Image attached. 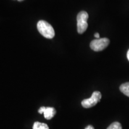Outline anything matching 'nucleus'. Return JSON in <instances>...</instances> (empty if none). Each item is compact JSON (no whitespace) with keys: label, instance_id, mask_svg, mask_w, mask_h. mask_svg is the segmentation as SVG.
Returning a JSON list of instances; mask_svg holds the SVG:
<instances>
[{"label":"nucleus","instance_id":"nucleus-1","mask_svg":"<svg viewBox=\"0 0 129 129\" xmlns=\"http://www.w3.org/2000/svg\"><path fill=\"white\" fill-rule=\"evenodd\" d=\"M37 29L43 37L48 39H51L55 35L52 26L46 21L40 20L37 23Z\"/></svg>","mask_w":129,"mask_h":129},{"label":"nucleus","instance_id":"nucleus-2","mask_svg":"<svg viewBox=\"0 0 129 129\" xmlns=\"http://www.w3.org/2000/svg\"><path fill=\"white\" fill-rule=\"evenodd\" d=\"M88 19V14L84 11L80 12L77 15V31L80 34H83L87 29Z\"/></svg>","mask_w":129,"mask_h":129},{"label":"nucleus","instance_id":"nucleus-3","mask_svg":"<svg viewBox=\"0 0 129 129\" xmlns=\"http://www.w3.org/2000/svg\"><path fill=\"white\" fill-rule=\"evenodd\" d=\"M102 94L100 91H95L93 93L91 96L88 99H84L81 102V105L85 108H90L96 105L98 102L101 101Z\"/></svg>","mask_w":129,"mask_h":129},{"label":"nucleus","instance_id":"nucleus-4","mask_svg":"<svg viewBox=\"0 0 129 129\" xmlns=\"http://www.w3.org/2000/svg\"><path fill=\"white\" fill-rule=\"evenodd\" d=\"M110 43L108 38H103L93 40L90 43V48L95 51H101L108 46Z\"/></svg>","mask_w":129,"mask_h":129},{"label":"nucleus","instance_id":"nucleus-5","mask_svg":"<svg viewBox=\"0 0 129 129\" xmlns=\"http://www.w3.org/2000/svg\"><path fill=\"white\" fill-rule=\"evenodd\" d=\"M38 113L44 114V118L47 120H50L56 115V111L53 107H45L43 106L38 109Z\"/></svg>","mask_w":129,"mask_h":129},{"label":"nucleus","instance_id":"nucleus-6","mask_svg":"<svg viewBox=\"0 0 129 129\" xmlns=\"http://www.w3.org/2000/svg\"><path fill=\"white\" fill-rule=\"evenodd\" d=\"M120 90L124 94L129 97V83H125L121 85Z\"/></svg>","mask_w":129,"mask_h":129},{"label":"nucleus","instance_id":"nucleus-7","mask_svg":"<svg viewBox=\"0 0 129 129\" xmlns=\"http://www.w3.org/2000/svg\"><path fill=\"white\" fill-rule=\"evenodd\" d=\"M33 129H49V127L46 124L40 122H35L33 125Z\"/></svg>","mask_w":129,"mask_h":129},{"label":"nucleus","instance_id":"nucleus-8","mask_svg":"<svg viewBox=\"0 0 129 129\" xmlns=\"http://www.w3.org/2000/svg\"><path fill=\"white\" fill-rule=\"evenodd\" d=\"M107 129H122V125L120 122H114L111 124Z\"/></svg>","mask_w":129,"mask_h":129},{"label":"nucleus","instance_id":"nucleus-9","mask_svg":"<svg viewBox=\"0 0 129 129\" xmlns=\"http://www.w3.org/2000/svg\"><path fill=\"white\" fill-rule=\"evenodd\" d=\"M85 129H94V127L93 126V125H88L86 127H85Z\"/></svg>","mask_w":129,"mask_h":129},{"label":"nucleus","instance_id":"nucleus-10","mask_svg":"<svg viewBox=\"0 0 129 129\" xmlns=\"http://www.w3.org/2000/svg\"><path fill=\"white\" fill-rule=\"evenodd\" d=\"M94 37H96V38H98V39H99V38H100V35H99V33H96V34H94Z\"/></svg>","mask_w":129,"mask_h":129},{"label":"nucleus","instance_id":"nucleus-11","mask_svg":"<svg viewBox=\"0 0 129 129\" xmlns=\"http://www.w3.org/2000/svg\"><path fill=\"white\" fill-rule=\"evenodd\" d=\"M127 59H128V60L129 61V50L127 51Z\"/></svg>","mask_w":129,"mask_h":129},{"label":"nucleus","instance_id":"nucleus-12","mask_svg":"<svg viewBox=\"0 0 129 129\" xmlns=\"http://www.w3.org/2000/svg\"><path fill=\"white\" fill-rule=\"evenodd\" d=\"M17 1H23V0H17Z\"/></svg>","mask_w":129,"mask_h":129}]
</instances>
